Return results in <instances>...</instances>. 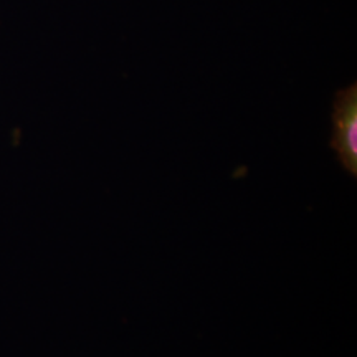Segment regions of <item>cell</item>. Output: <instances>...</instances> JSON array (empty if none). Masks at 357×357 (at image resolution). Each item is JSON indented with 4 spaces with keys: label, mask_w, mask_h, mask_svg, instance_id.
Here are the masks:
<instances>
[{
    "label": "cell",
    "mask_w": 357,
    "mask_h": 357,
    "mask_svg": "<svg viewBox=\"0 0 357 357\" xmlns=\"http://www.w3.org/2000/svg\"><path fill=\"white\" fill-rule=\"evenodd\" d=\"M333 134L329 146L342 167L357 177V83L347 84L334 95Z\"/></svg>",
    "instance_id": "cell-1"
}]
</instances>
